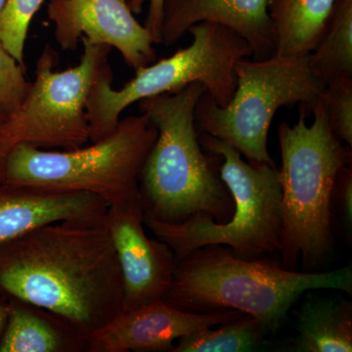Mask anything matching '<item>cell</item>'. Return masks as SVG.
Segmentation results:
<instances>
[{
    "label": "cell",
    "mask_w": 352,
    "mask_h": 352,
    "mask_svg": "<svg viewBox=\"0 0 352 352\" xmlns=\"http://www.w3.org/2000/svg\"><path fill=\"white\" fill-rule=\"evenodd\" d=\"M0 293L47 310L89 339L124 310V283L103 222L60 221L0 248Z\"/></svg>",
    "instance_id": "obj_1"
},
{
    "label": "cell",
    "mask_w": 352,
    "mask_h": 352,
    "mask_svg": "<svg viewBox=\"0 0 352 352\" xmlns=\"http://www.w3.org/2000/svg\"><path fill=\"white\" fill-rule=\"evenodd\" d=\"M206 87L194 82L175 94L139 101L141 113L157 129L156 141L139 175V196L145 217L178 223L205 215L223 223L233 214L230 192L219 166L199 141L197 103Z\"/></svg>",
    "instance_id": "obj_2"
},
{
    "label": "cell",
    "mask_w": 352,
    "mask_h": 352,
    "mask_svg": "<svg viewBox=\"0 0 352 352\" xmlns=\"http://www.w3.org/2000/svg\"><path fill=\"white\" fill-rule=\"evenodd\" d=\"M352 293L351 265L329 272H298L263 258L245 259L222 245H208L177 261L163 300L191 314L238 310L276 332L305 292Z\"/></svg>",
    "instance_id": "obj_3"
},
{
    "label": "cell",
    "mask_w": 352,
    "mask_h": 352,
    "mask_svg": "<svg viewBox=\"0 0 352 352\" xmlns=\"http://www.w3.org/2000/svg\"><path fill=\"white\" fill-rule=\"evenodd\" d=\"M300 106L298 122H283L278 129L282 166L281 265L295 270L298 261L309 270L322 263L333 245L331 195L338 173L352 162L351 146L331 129L319 98L311 126Z\"/></svg>",
    "instance_id": "obj_4"
},
{
    "label": "cell",
    "mask_w": 352,
    "mask_h": 352,
    "mask_svg": "<svg viewBox=\"0 0 352 352\" xmlns=\"http://www.w3.org/2000/svg\"><path fill=\"white\" fill-rule=\"evenodd\" d=\"M204 149L217 155L220 177L233 200V214L223 223L196 215L178 223L145 217V226L168 244L180 261L208 245H222L239 258H259L281 249L282 189L272 164L245 162L228 143L199 132Z\"/></svg>",
    "instance_id": "obj_5"
},
{
    "label": "cell",
    "mask_w": 352,
    "mask_h": 352,
    "mask_svg": "<svg viewBox=\"0 0 352 352\" xmlns=\"http://www.w3.org/2000/svg\"><path fill=\"white\" fill-rule=\"evenodd\" d=\"M157 129L144 113L120 119L106 138L72 150L10 148L4 182L53 191L92 194L108 207L140 201L139 175Z\"/></svg>",
    "instance_id": "obj_6"
},
{
    "label": "cell",
    "mask_w": 352,
    "mask_h": 352,
    "mask_svg": "<svg viewBox=\"0 0 352 352\" xmlns=\"http://www.w3.org/2000/svg\"><path fill=\"white\" fill-rule=\"evenodd\" d=\"M188 32L193 36L189 46L136 69L134 78L119 90L113 87L110 65L102 67L87 101L90 142L109 135L122 113L135 102L175 94L191 83H201L221 107L230 102L237 85L235 65L252 56L251 46L237 32L215 23H198Z\"/></svg>",
    "instance_id": "obj_7"
},
{
    "label": "cell",
    "mask_w": 352,
    "mask_h": 352,
    "mask_svg": "<svg viewBox=\"0 0 352 352\" xmlns=\"http://www.w3.org/2000/svg\"><path fill=\"white\" fill-rule=\"evenodd\" d=\"M236 90L226 106L205 92L197 103L200 133L228 143L252 163L275 166L267 149L268 132L278 109L300 104L312 112L325 85L312 73L307 55L296 59L243 58L235 65Z\"/></svg>",
    "instance_id": "obj_8"
},
{
    "label": "cell",
    "mask_w": 352,
    "mask_h": 352,
    "mask_svg": "<svg viewBox=\"0 0 352 352\" xmlns=\"http://www.w3.org/2000/svg\"><path fill=\"white\" fill-rule=\"evenodd\" d=\"M80 63L54 71L56 53L46 45L36 62V80L18 112L0 124V144L9 151L17 144L38 149L72 150L89 141L87 106L110 46L82 38Z\"/></svg>",
    "instance_id": "obj_9"
},
{
    "label": "cell",
    "mask_w": 352,
    "mask_h": 352,
    "mask_svg": "<svg viewBox=\"0 0 352 352\" xmlns=\"http://www.w3.org/2000/svg\"><path fill=\"white\" fill-rule=\"evenodd\" d=\"M47 15L63 50H76L85 38L115 48L135 71L156 59V41L126 0H48Z\"/></svg>",
    "instance_id": "obj_10"
},
{
    "label": "cell",
    "mask_w": 352,
    "mask_h": 352,
    "mask_svg": "<svg viewBox=\"0 0 352 352\" xmlns=\"http://www.w3.org/2000/svg\"><path fill=\"white\" fill-rule=\"evenodd\" d=\"M104 224L124 283V310L163 300L177 261L168 244L146 234L140 201L108 207Z\"/></svg>",
    "instance_id": "obj_11"
},
{
    "label": "cell",
    "mask_w": 352,
    "mask_h": 352,
    "mask_svg": "<svg viewBox=\"0 0 352 352\" xmlns=\"http://www.w3.org/2000/svg\"><path fill=\"white\" fill-rule=\"evenodd\" d=\"M238 310L183 311L164 300L124 309L88 339L87 352H173L176 340L244 315Z\"/></svg>",
    "instance_id": "obj_12"
},
{
    "label": "cell",
    "mask_w": 352,
    "mask_h": 352,
    "mask_svg": "<svg viewBox=\"0 0 352 352\" xmlns=\"http://www.w3.org/2000/svg\"><path fill=\"white\" fill-rule=\"evenodd\" d=\"M270 0H164L161 43L171 46L192 25L215 23L237 32L251 46L254 60L276 53L271 23Z\"/></svg>",
    "instance_id": "obj_13"
},
{
    "label": "cell",
    "mask_w": 352,
    "mask_h": 352,
    "mask_svg": "<svg viewBox=\"0 0 352 352\" xmlns=\"http://www.w3.org/2000/svg\"><path fill=\"white\" fill-rule=\"evenodd\" d=\"M107 210V204L92 194L0 182V248L54 222H103Z\"/></svg>",
    "instance_id": "obj_14"
},
{
    "label": "cell",
    "mask_w": 352,
    "mask_h": 352,
    "mask_svg": "<svg viewBox=\"0 0 352 352\" xmlns=\"http://www.w3.org/2000/svg\"><path fill=\"white\" fill-rule=\"evenodd\" d=\"M87 338L56 315L9 298L8 318L0 338V352H87Z\"/></svg>",
    "instance_id": "obj_15"
},
{
    "label": "cell",
    "mask_w": 352,
    "mask_h": 352,
    "mask_svg": "<svg viewBox=\"0 0 352 352\" xmlns=\"http://www.w3.org/2000/svg\"><path fill=\"white\" fill-rule=\"evenodd\" d=\"M337 0H270L275 56L296 59L314 50L327 30Z\"/></svg>",
    "instance_id": "obj_16"
},
{
    "label": "cell",
    "mask_w": 352,
    "mask_h": 352,
    "mask_svg": "<svg viewBox=\"0 0 352 352\" xmlns=\"http://www.w3.org/2000/svg\"><path fill=\"white\" fill-rule=\"evenodd\" d=\"M294 351H352V305L344 300L307 296L298 312Z\"/></svg>",
    "instance_id": "obj_17"
},
{
    "label": "cell",
    "mask_w": 352,
    "mask_h": 352,
    "mask_svg": "<svg viewBox=\"0 0 352 352\" xmlns=\"http://www.w3.org/2000/svg\"><path fill=\"white\" fill-rule=\"evenodd\" d=\"M307 61L325 85L352 80V0L336 1L327 30Z\"/></svg>",
    "instance_id": "obj_18"
},
{
    "label": "cell",
    "mask_w": 352,
    "mask_h": 352,
    "mask_svg": "<svg viewBox=\"0 0 352 352\" xmlns=\"http://www.w3.org/2000/svg\"><path fill=\"white\" fill-rule=\"evenodd\" d=\"M212 328L182 336L176 340L173 352L254 351L266 330L258 319L248 314Z\"/></svg>",
    "instance_id": "obj_19"
},
{
    "label": "cell",
    "mask_w": 352,
    "mask_h": 352,
    "mask_svg": "<svg viewBox=\"0 0 352 352\" xmlns=\"http://www.w3.org/2000/svg\"><path fill=\"white\" fill-rule=\"evenodd\" d=\"M44 0H6L0 10V43L25 67L30 25Z\"/></svg>",
    "instance_id": "obj_20"
},
{
    "label": "cell",
    "mask_w": 352,
    "mask_h": 352,
    "mask_svg": "<svg viewBox=\"0 0 352 352\" xmlns=\"http://www.w3.org/2000/svg\"><path fill=\"white\" fill-rule=\"evenodd\" d=\"M25 72V67L0 43V124L18 112L29 92L32 82Z\"/></svg>",
    "instance_id": "obj_21"
},
{
    "label": "cell",
    "mask_w": 352,
    "mask_h": 352,
    "mask_svg": "<svg viewBox=\"0 0 352 352\" xmlns=\"http://www.w3.org/2000/svg\"><path fill=\"white\" fill-rule=\"evenodd\" d=\"M320 100L327 113L329 124L342 142L352 146V80L328 83Z\"/></svg>",
    "instance_id": "obj_22"
},
{
    "label": "cell",
    "mask_w": 352,
    "mask_h": 352,
    "mask_svg": "<svg viewBox=\"0 0 352 352\" xmlns=\"http://www.w3.org/2000/svg\"><path fill=\"white\" fill-rule=\"evenodd\" d=\"M331 208L333 214L342 220L347 238L352 233V168L344 166L338 173L331 195Z\"/></svg>",
    "instance_id": "obj_23"
},
{
    "label": "cell",
    "mask_w": 352,
    "mask_h": 352,
    "mask_svg": "<svg viewBox=\"0 0 352 352\" xmlns=\"http://www.w3.org/2000/svg\"><path fill=\"white\" fill-rule=\"evenodd\" d=\"M146 2L149 3L148 7L147 19L145 27L151 32L153 38L156 41V44H161V25L163 18L164 0H132L129 2L132 12L141 13Z\"/></svg>",
    "instance_id": "obj_24"
},
{
    "label": "cell",
    "mask_w": 352,
    "mask_h": 352,
    "mask_svg": "<svg viewBox=\"0 0 352 352\" xmlns=\"http://www.w3.org/2000/svg\"><path fill=\"white\" fill-rule=\"evenodd\" d=\"M9 314V298L0 293V338L6 328L7 318Z\"/></svg>",
    "instance_id": "obj_25"
},
{
    "label": "cell",
    "mask_w": 352,
    "mask_h": 352,
    "mask_svg": "<svg viewBox=\"0 0 352 352\" xmlns=\"http://www.w3.org/2000/svg\"><path fill=\"white\" fill-rule=\"evenodd\" d=\"M7 154H8V151L0 144V182H4Z\"/></svg>",
    "instance_id": "obj_26"
},
{
    "label": "cell",
    "mask_w": 352,
    "mask_h": 352,
    "mask_svg": "<svg viewBox=\"0 0 352 352\" xmlns=\"http://www.w3.org/2000/svg\"><path fill=\"white\" fill-rule=\"evenodd\" d=\"M6 0H0V10H1L2 7H3L4 3H6Z\"/></svg>",
    "instance_id": "obj_27"
},
{
    "label": "cell",
    "mask_w": 352,
    "mask_h": 352,
    "mask_svg": "<svg viewBox=\"0 0 352 352\" xmlns=\"http://www.w3.org/2000/svg\"><path fill=\"white\" fill-rule=\"evenodd\" d=\"M132 1V0H127V2H131Z\"/></svg>",
    "instance_id": "obj_28"
}]
</instances>
